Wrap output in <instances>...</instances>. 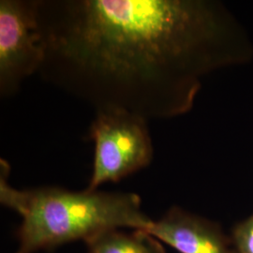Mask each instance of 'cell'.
<instances>
[{
  "mask_svg": "<svg viewBox=\"0 0 253 253\" xmlns=\"http://www.w3.org/2000/svg\"><path fill=\"white\" fill-rule=\"evenodd\" d=\"M85 245L86 253H166L163 243L143 229H110Z\"/></svg>",
  "mask_w": 253,
  "mask_h": 253,
  "instance_id": "8992f818",
  "label": "cell"
},
{
  "mask_svg": "<svg viewBox=\"0 0 253 253\" xmlns=\"http://www.w3.org/2000/svg\"><path fill=\"white\" fill-rule=\"evenodd\" d=\"M43 80L96 109L190 111L202 80L252 59L244 27L208 0H36Z\"/></svg>",
  "mask_w": 253,
  "mask_h": 253,
  "instance_id": "6da1fadb",
  "label": "cell"
},
{
  "mask_svg": "<svg viewBox=\"0 0 253 253\" xmlns=\"http://www.w3.org/2000/svg\"><path fill=\"white\" fill-rule=\"evenodd\" d=\"M44 50L38 28L36 0L0 1V95L9 98L39 73Z\"/></svg>",
  "mask_w": 253,
  "mask_h": 253,
  "instance_id": "277c9868",
  "label": "cell"
},
{
  "mask_svg": "<svg viewBox=\"0 0 253 253\" xmlns=\"http://www.w3.org/2000/svg\"><path fill=\"white\" fill-rule=\"evenodd\" d=\"M88 139L94 143V160L87 190L119 182L147 167L153 160L147 120L127 112H97Z\"/></svg>",
  "mask_w": 253,
  "mask_h": 253,
  "instance_id": "3957f363",
  "label": "cell"
},
{
  "mask_svg": "<svg viewBox=\"0 0 253 253\" xmlns=\"http://www.w3.org/2000/svg\"><path fill=\"white\" fill-rule=\"evenodd\" d=\"M146 231L179 253H235L218 223L180 207L169 208Z\"/></svg>",
  "mask_w": 253,
  "mask_h": 253,
  "instance_id": "5b68a950",
  "label": "cell"
},
{
  "mask_svg": "<svg viewBox=\"0 0 253 253\" xmlns=\"http://www.w3.org/2000/svg\"><path fill=\"white\" fill-rule=\"evenodd\" d=\"M9 163L1 159L0 203L22 218L14 253L51 252L79 240L85 243L110 229L147 230L153 221L133 192L73 191L59 187L18 190L9 185Z\"/></svg>",
  "mask_w": 253,
  "mask_h": 253,
  "instance_id": "7a4b0ae2",
  "label": "cell"
},
{
  "mask_svg": "<svg viewBox=\"0 0 253 253\" xmlns=\"http://www.w3.org/2000/svg\"><path fill=\"white\" fill-rule=\"evenodd\" d=\"M230 238L235 253H253V214L235 224Z\"/></svg>",
  "mask_w": 253,
  "mask_h": 253,
  "instance_id": "52a82bcc",
  "label": "cell"
}]
</instances>
